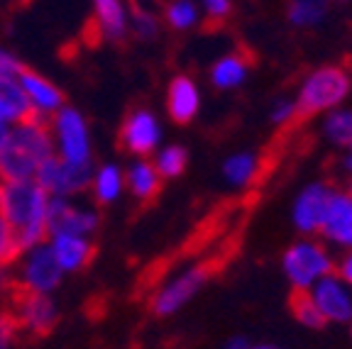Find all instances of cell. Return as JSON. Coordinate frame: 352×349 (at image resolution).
Instances as JSON below:
<instances>
[{
  "mask_svg": "<svg viewBox=\"0 0 352 349\" xmlns=\"http://www.w3.org/2000/svg\"><path fill=\"white\" fill-rule=\"evenodd\" d=\"M328 3L325 0H292L289 5V20L294 25H311L325 15Z\"/></svg>",
  "mask_w": 352,
  "mask_h": 349,
  "instance_id": "cell-24",
  "label": "cell"
},
{
  "mask_svg": "<svg viewBox=\"0 0 352 349\" xmlns=\"http://www.w3.org/2000/svg\"><path fill=\"white\" fill-rule=\"evenodd\" d=\"M160 142V125L147 108H135L120 125V147L135 157H147Z\"/></svg>",
  "mask_w": 352,
  "mask_h": 349,
  "instance_id": "cell-10",
  "label": "cell"
},
{
  "mask_svg": "<svg viewBox=\"0 0 352 349\" xmlns=\"http://www.w3.org/2000/svg\"><path fill=\"white\" fill-rule=\"evenodd\" d=\"M64 278V269L56 262L50 245H37L25 251L20 264V271L12 276L17 286L34 293H52Z\"/></svg>",
  "mask_w": 352,
  "mask_h": 349,
  "instance_id": "cell-6",
  "label": "cell"
},
{
  "mask_svg": "<svg viewBox=\"0 0 352 349\" xmlns=\"http://www.w3.org/2000/svg\"><path fill=\"white\" fill-rule=\"evenodd\" d=\"M350 91V71L342 64H330L318 69L316 74H311L306 83L301 88L298 103H294V115L289 120V130L301 122H306L308 117H314L316 113L338 105Z\"/></svg>",
  "mask_w": 352,
  "mask_h": 349,
  "instance_id": "cell-3",
  "label": "cell"
},
{
  "mask_svg": "<svg viewBox=\"0 0 352 349\" xmlns=\"http://www.w3.org/2000/svg\"><path fill=\"white\" fill-rule=\"evenodd\" d=\"M91 188H94V198H96L98 205H108V203H113L122 191L120 169L113 166V164L100 166V169L94 174V183H91Z\"/></svg>",
  "mask_w": 352,
  "mask_h": 349,
  "instance_id": "cell-21",
  "label": "cell"
},
{
  "mask_svg": "<svg viewBox=\"0 0 352 349\" xmlns=\"http://www.w3.org/2000/svg\"><path fill=\"white\" fill-rule=\"evenodd\" d=\"M127 188L132 191V196L138 198V201L147 203V201H154V198L160 196L162 191V176L160 171L154 169V164L149 161H138V164H132L127 169Z\"/></svg>",
  "mask_w": 352,
  "mask_h": 349,
  "instance_id": "cell-19",
  "label": "cell"
},
{
  "mask_svg": "<svg viewBox=\"0 0 352 349\" xmlns=\"http://www.w3.org/2000/svg\"><path fill=\"white\" fill-rule=\"evenodd\" d=\"M20 257H22V251H20V247H17L15 237H12L10 227H8L6 220L0 218V271L10 269Z\"/></svg>",
  "mask_w": 352,
  "mask_h": 349,
  "instance_id": "cell-28",
  "label": "cell"
},
{
  "mask_svg": "<svg viewBox=\"0 0 352 349\" xmlns=\"http://www.w3.org/2000/svg\"><path fill=\"white\" fill-rule=\"evenodd\" d=\"M20 69H22V64L15 59V56L0 49V76H12V78H15L17 74H20Z\"/></svg>",
  "mask_w": 352,
  "mask_h": 349,
  "instance_id": "cell-32",
  "label": "cell"
},
{
  "mask_svg": "<svg viewBox=\"0 0 352 349\" xmlns=\"http://www.w3.org/2000/svg\"><path fill=\"white\" fill-rule=\"evenodd\" d=\"M164 17L174 30H188L196 25L198 20V10L191 0H174L169 3L164 10Z\"/></svg>",
  "mask_w": 352,
  "mask_h": 349,
  "instance_id": "cell-25",
  "label": "cell"
},
{
  "mask_svg": "<svg viewBox=\"0 0 352 349\" xmlns=\"http://www.w3.org/2000/svg\"><path fill=\"white\" fill-rule=\"evenodd\" d=\"M98 215L91 210L74 205L66 198H50V207H47V235H74V237H86L98 229Z\"/></svg>",
  "mask_w": 352,
  "mask_h": 349,
  "instance_id": "cell-9",
  "label": "cell"
},
{
  "mask_svg": "<svg viewBox=\"0 0 352 349\" xmlns=\"http://www.w3.org/2000/svg\"><path fill=\"white\" fill-rule=\"evenodd\" d=\"M32 181L47 196H74V193H83L91 188V183H94V166H91V161L72 164V161H64L61 157L52 154L50 159H44L42 164H39Z\"/></svg>",
  "mask_w": 352,
  "mask_h": 349,
  "instance_id": "cell-4",
  "label": "cell"
},
{
  "mask_svg": "<svg viewBox=\"0 0 352 349\" xmlns=\"http://www.w3.org/2000/svg\"><path fill=\"white\" fill-rule=\"evenodd\" d=\"M320 229L330 240L352 247V198L347 193H333L330 196Z\"/></svg>",
  "mask_w": 352,
  "mask_h": 349,
  "instance_id": "cell-14",
  "label": "cell"
},
{
  "mask_svg": "<svg viewBox=\"0 0 352 349\" xmlns=\"http://www.w3.org/2000/svg\"><path fill=\"white\" fill-rule=\"evenodd\" d=\"M311 293H314L316 306L323 313L325 320L345 322L352 317V298L338 276H330V273L320 276L318 286Z\"/></svg>",
  "mask_w": 352,
  "mask_h": 349,
  "instance_id": "cell-11",
  "label": "cell"
},
{
  "mask_svg": "<svg viewBox=\"0 0 352 349\" xmlns=\"http://www.w3.org/2000/svg\"><path fill=\"white\" fill-rule=\"evenodd\" d=\"M292 115H294V103H281L279 108L274 110V122H279V125H289Z\"/></svg>",
  "mask_w": 352,
  "mask_h": 349,
  "instance_id": "cell-33",
  "label": "cell"
},
{
  "mask_svg": "<svg viewBox=\"0 0 352 349\" xmlns=\"http://www.w3.org/2000/svg\"><path fill=\"white\" fill-rule=\"evenodd\" d=\"M248 349H276V347H270V344H259V347H248Z\"/></svg>",
  "mask_w": 352,
  "mask_h": 349,
  "instance_id": "cell-38",
  "label": "cell"
},
{
  "mask_svg": "<svg viewBox=\"0 0 352 349\" xmlns=\"http://www.w3.org/2000/svg\"><path fill=\"white\" fill-rule=\"evenodd\" d=\"M345 166H347V169L352 171V142H350V157L345 159Z\"/></svg>",
  "mask_w": 352,
  "mask_h": 349,
  "instance_id": "cell-37",
  "label": "cell"
},
{
  "mask_svg": "<svg viewBox=\"0 0 352 349\" xmlns=\"http://www.w3.org/2000/svg\"><path fill=\"white\" fill-rule=\"evenodd\" d=\"M166 110L176 125H186L198 113V88L188 76H176L166 91Z\"/></svg>",
  "mask_w": 352,
  "mask_h": 349,
  "instance_id": "cell-17",
  "label": "cell"
},
{
  "mask_svg": "<svg viewBox=\"0 0 352 349\" xmlns=\"http://www.w3.org/2000/svg\"><path fill=\"white\" fill-rule=\"evenodd\" d=\"M94 10L98 37L120 42L127 32V15L120 0H94Z\"/></svg>",
  "mask_w": 352,
  "mask_h": 349,
  "instance_id": "cell-18",
  "label": "cell"
},
{
  "mask_svg": "<svg viewBox=\"0 0 352 349\" xmlns=\"http://www.w3.org/2000/svg\"><path fill=\"white\" fill-rule=\"evenodd\" d=\"M47 207L50 196L34 181H12L3 185L0 218L8 223L22 254L42 245L47 237Z\"/></svg>",
  "mask_w": 352,
  "mask_h": 349,
  "instance_id": "cell-1",
  "label": "cell"
},
{
  "mask_svg": "<svg viewBox=\"0 0 352 349\" xmlns=\"http://www.w3.org/2000/svg\"><path fill=\"white\" fill-rule=\"evenodd\" d=\"M228 257H230V254H226V257H213V259H208V262H201L198 267H193L191 271L182 273V276L174 278L169 286H164L152 300L154 315H160V317L171 315V313L179 311L184 303H188V300L198 293V289H201L213 273H218L220 269H223V264H226Z\"/></svg>",
  "mask_w": 352,
  "mask_h": 349,
  "instance_id": "cell-5",
  "label": "cell"
},
{
  "mask_svg": "<svg viewBox=\"0 0 352 349\" xmlns=\"http://www.w3.org/2000/svg\"><path fill=\"white\" fill-rule=\"evenodd\" d=\"M42 115L32 103L28 93L22 91L20 81L12 76H0V122H28Z\"/></svg>",
  "mask_w": 352,
  "mask_h": 349,
  "instance_id": "cell-13",
  "label": "cell"
},
{
  "mask_svg": "<svg viewBox=\"0 0 352 349\" xmlns=\"http://www.w3.org/2000/svg\"><path fill=\"white\" fill-rule=\"evenodd\" d=\"M8 135H10V127H8V122H0V149L6 147Z\"/></svg>",
  "mask_w": 352,
  "mask_h": 349,
  "instance_id": "cell-35",
  "label": "cell"
},
{
  "mask_svg": "<svg viewBox=\"0 0 352 349\" xmlns=\"http://www.w3.org/2000/svg\"><path fill=\"white\" fill-rule=\"evenodd\" d=\"M245 71H248V61L242 59V56H226L223 61L213 66V83L218 88H232V86H240L242 78H245Z\"/></svg>",
  "mask_w": 352,
  "mask_h": 349,
  "instance_id": "cell-22",
  "label": "cell"
},
{
  "mask_svg": "<svg viewBox=\"0 0 352 349\" xmlns=\"http://www.w3.org/2000/svg\"><path fill=\"white\" fill-rule=\"evenodd\" d=\"M17 337H20V330L15 317L6 306H0V349H12Z\"/></svg>",
  "mask_w": 352,
  "mask_h": 349,
  "instance_id": "cell-29",
  "label": "cell"
},
{
  "mask_svg": "<svg viewBox=\"0 0 352 349\" xmlns=\"http://www.w3.org/2000/svg\"><path fill=\"white\" fill-rule=\"evenodd\" d=\"M52 135L56 137L64 161H72V164L91 161V139H88V127L81 113H76L74 108L56 110L52 120Z\"/></svg>",
  "mask_w": 352,
  "mask_h": 349,
  "instance_id": "cell-7",
  "label": "cell"
},
{
  "mask_svg": "<svg viewBox=\"0 0 352 349\" xmlns=\"http://www.w3.org/2000/svg\"><path fill=\"white\" fill-rule=\"evenodd\" d=\"M330 196H333V191L323 183L308 185L306 191L298 196V203H296V207H294V220H296V225L303 232L320 229Z\"/></svg>",
  "mask_w": 352,
  "mask_h": 349,
  "instance_id": "cell-15",
  "label": "cell"
},
{
  "mask_svg": "<svg viewBox=\"0 0 352 349\" xmlns=\"http://www.w3.org/2000/svg\"><path fill=\"white\" fill-rule=\"evenodd\" d=\"M289 308H292L294 317H296L301 325H306V328L320 330V328H325V322H328L323 317V313L318 311V306H316L314 293L308 289H301V286H294L292 295H289Z\"/></svg>",
  "mask_w": 352,
  "mask_h": 349,
  "instance_id": "cell-20",
  "label": "cell"
},
{
  "mask_svg": "<svg viewBox=\"0 0 352 349\" xmlns=\"http://www.w3.org/2000/svg\"><path fill=\"white\" fill-rule=\"evenodd\" d=\"M154 169L160 171V176H164V179H176V176L186 169V149L184 147L162 149V154L157 157Z\"/></svg>",
  "mask_w": 352,
  "mask_h": 349,
  "instance_id": "cell-26",
  "label": "cell"
},
{
  "mask_svg": "<svg viewBox=\"0 0 352 349\" xmlns=\"http://www.w3.org/2000/svg\"><path fill=\"white\" fill-rule=\"evenodd\" d=\"M204 8L208 20L215 22V25L226 22L228 15H230V0H204Z\"/></svg>",
  "mask_w": 352,
  "mask_h": 349,
  "instance_id": "cell-31",
  "label": "cell"
},
{
  "mask_svg": "<svg viewBox=\"0 0 352 349\" xmlns=\"http://www.w3.org/2000/svg\"><path fill=\"white\" fill-rule=\"evenodd\" d=\"M347 196L352 198V181H350V188H347Z\"/></svg>",
  "mask_w": 352,
  "mask_h": 349,
  "instance_id": "cell-39",
  "label": "cell"
},
{
  "mask_svg": "<svg viewBox=\"0 0 352 349\" xmlns=\"http://www.w3.org/2000/svg\"><path fill=\"white\" fill-rule=\"evenodd\" d=\"M325 135L338 144L352 142V113H333L325 120Z\"/></svg>",
  "mask_w": 352,
  "mask_h": 349,
  "instance_id": "cell-27",
  "label": "cell"
},
{
  "mask_svg": "<svg viewBox=\"0 0 352 349\" xmlns=\"http://www.w3.org/2000/svg\"><path fill=\"white\" fill-rule=\"evenodd\" d=\"M0 201H3V185H0Z\"/></svg>",
  "mask_w": 352,
  "mask_h": 349,
  "instance_id": "cell-40",
  "label": "cell"
},
{
  "mask_svg": "<svg viewBox=\"0 0 352 349\" xmlns=\"http://www.w3.org/2000/svg\"><path fill=\"white\" fill-rule=\"evenodd\" d=\"M223 171H226L230 183L242 185L252 179H259V161H257V157H252V154H235V157H230L226 161Z\"/></svg>",
  "mask_w": 352,
  "mask_h": 349,
  "instance_id": "cell-23",
  "label": "cell"
},
{
  "mask_svg": "<svg viewBox=\"0 0 352 349\" xmlns=\"http://www.w3.org/2000/svg\"><path fill=\"white\" fill-rule=\"evenodd\" d=\"M52 251H54L56 262L64 271H81L96 259V245L88 242L86 237H74V235H56L52 242Z\"/></svg>",
  "mask_w": 352,
  "mask_h": 349,
  "instance_id": "cell-16",
  "label": "cell"
},
{
  "mask_svg": "<svg viewBox=\"0 0 352 349\" xmlns=\"http://www.w3.org/2000/svg\"><path fill=\"white\" fill-rule=\"evenodd\" d=\"M284 269L294 281V286L308 289L316 278L333 271V262L328 259L323 247L314 245V242H298L286 251Z\"/></svg>",
  "mask_w": 352,
  "mask_h": 349,
  "instance_id": "cell-8",
  "label": "cell"
},
{
  "mask_svg": "<svg viewBox=\"0 0 352 349\" xmlns=\"http://www.w3.org/2000/svg\"><path fill=\"white\" fill-rule=\"evenodd\" d=\"M132 30H135V34H138L140 39H152L154 34H157V30H160V25H157L154 15L135 8V12H132Z\"/></svg>",
  "mask_w": 352,
  "mask_h": 349,
  "instance_id": "cell-30",
  "label": "cell"
},
{
  "mask_svg": "<svg viewBox=\"0 0 352 349\" xmlns=\"http://www.w3.org/2000/svg\"><path fill=\"white\" fill-rule=\"evenodd\" d=\"M340 276L345 278L347 284H352V254L340 264Z\"/></svg>",
  "mask_w": 352,
  "mask_h": 349,
  "instance_id": "cell-34",
  "label": "cell"
},
{
  "mask_svg": "<svg viewBox=\"0 0 352 349\" xmlns=\"http://www.w3.org/2000/svg\"><path fill=\"white\" fill-rule=\"evenodd\" d=\"M248 347H250V344L245 342V339H240V337H237V339H232V342L228 344L226 349H248Z\"/></svg>",
  "mask_w": 352,
  "mask_h": 349,
  "instance_id": "cell-36",
  "label": "cell"
},
{
  "mask_svg": "<svg viewBox=\"0 0 352 349\" xmlns=\"http://www.w3.org/2000/svg\"><path fill=\"white\" fill-rule=\"evenodd\" d=\"M17 81H20L22 91L28 93L30 103H32L42 115L56 113V110L64 108V93H61L50 78L39 76L37 71H32V69H28V66H22L20 74H17Z\"/></svg>",
  "mask_w": 352,
  "mask_h": 349,
  "instance_id": "cell-12",
  "label": "cell"
},
{
  "mask_svg": "<svg viewBox=\"0 0 352 349\" xmlns=\"http://www.w3.org/2000/svg\"><path fill=\"white\" fill-rule=\"evenodd\" d=\"M54 154L52 122L47 115H37L32 120L20 122L10 130L6 147L0 149V179L32 181L39 164Z\"/></svg>",
  "mask_w": 352,
  "mask_h": 349,
  "instance_id": "cell-2",
  "label": "cell"
}]
</instances>
